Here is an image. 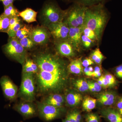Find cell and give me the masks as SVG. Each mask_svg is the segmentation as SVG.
Here are the masks:
<instances>
[{
	"instance_id": "cell-29",
	"label": "cell",
	"mask_w": 122,
	"mask_h": 122,
	"mask_svg": "<svg viewBox=\"0 0 122 122\" xmlns=\"http://www.w3.org/2000/svg\"><path fill=\"white\" fill-rule=\"evenodd\" d=\"M19 41L22 47L26 50L32 49L35 45L33 42L29 37L25 38Z\"/></svg>"
},
{
	"instance_id": "cell-6",
	"label": "cell",
	"mask_w": 122,
	"mask_h": 122,
	"mask_svg": "<svg viewBox=\"0 0 122 122\" xmlns=\"http://www.w3.org/2000/svg\"><path fill=\"white\" fill-rule=\"evenodd\" d=\"M37 109L40 117L46 122H50L60 117L65 112L62 107H57L43 102L38 104Z\"/></svg>"
},
{
	"instance_id": "cell-36",
	"label": "cell",
	"mask_w": 122,
	"mask_h": 122,
	"mask_svg": "<svg viewBox=\"0 0 122 122\" xmlns=\"http://www.w3.org/2000/svg\"><path fill=\"white\" fill-rule=\"evenodd\" d=\"M82 66L84 67H89L94 64V61L91 58H86L82 62Z\"/></svg>"
},
{
	"instance_id": "cell-37",
	"label": "cell",
	"mask_w": 122,
	"mask_h": 122,
	"mask_svg": "<svg viewBox=\"0 0 122 122\" xmlns=\"http://www.w3.org/2000/svg\"><path fill=\"white\" fill-rule=\"evenodd\" d=\"M115 73L118 77L122 79V64L116 68Z\"/></svg>"
},
{
	"instance_id": "cell-7",
	"label": "cell",
	"mask_w": 122,
	"mask_h": 122,
	"mask_svg": "<svg viewBox=\"0 0 122 122\" xmlns=\"http://www.w3.org/2000/svg\"><path fill=\"white\" fill-rule=\"evenodd\" d=\"M0 85L5 97L11 102L13 101L17 95V86L7 76H3L1 78Z\"/></svg>"
},
{
	"instance_id": "cell-43",
	"label": "cell",
	"mask_w": 122,
	"mask_h": 122,
	"mask_svg": "<svg viewBox=\"0 0 122 122\" xmlns=\"http://www.w3.org/2000/svg\"><path fill=\"white\" fill-rule=\"evenodd\" d=\"M66 118L69 120L71 122H77L76 121V119L74 116L73 115L72 113H70L66 116Z\"/></svg>"
},
{
	"instance_id": "cell-38",
	"label": "cell",
	"mask_w": 122,
	"mask_h": 122,
	"mask_svg": "<svg viewBox=\"0 0 122 122\" xmlns=\"http://www.w3.org/2000/svg\"><path fill=\"white\" fill-rule=\"evenodd\" d=\"M90 83L92 85L96 92H99L102 90V86L97 82L90 81Z\"/></svg>"
},
{
	"instance_id": "cell-50",
	"label": "cell",
	"mask_w": 122,
	"mask_h": 122,
	"mask_svg": "<svg viewBox=\"0 0 122 122\" xmlns=\"http://www.w3.org/2000/svg\"><path fill=\"white\" fill-rule=\"evenodd\" d=\"M119 114H120V115L122 116V109H120V110H118Z\"/></svg>"
},
{
	"instance_id": "cell-41",
	"label": "cell",
	"mask_w": 122,
	"mask_h": 122,
	"mask_svg": "<svg viewBox=\"0 0 122 122\" xmlns=\"http://www.w3.org/2000/svg\"><path fill=\"white\" fill-rule=\"evenodd\" d=\"M116 107L117 110L122 109V96L119 97L117 100Z\"/></svg>"
},
{
	"instance_id": "cell-3",
	"label": "cell",
	"mask_w": 122,
	"mask_h": 122,
	"mask_svg": "<svg viewBox=\"0 0 122 122\" xmlns=\"http://www.w3.org/2000/svg\"><path fill=\"white\" fill-rule=\"evenodd\" d=\"M68 13V10H62L56 2L49 0L43 5L40 16L42 24L47 27L51 23L61 22Z\"/></svg>"
},
{
	"instance_id": "cell-16",
	"label": "cell",
	"mask_w": 122,
	"mask_h": 122,
	"mask_svg": "<svg viewBox=\"0 0 122 122\" xmlns=\"http://www.w3.org/2000/svg\"><path fill=\"white\" fill-rule=\"evenodd\" d=\"M77 4L75 3L73 7L68 10V17L67 24L70 27L79 26L77 20Z\"/></svg>"
},
{
	"instance_id": "cell-23",
	"label": "cell",
	"mask_w": 122,
	"mask_h": 122,
	"mask_svg": "<svg viewBox=\"0 0 122 122\" xmlns=\"http://www.w3.org/2000/svg\"><path fill=\"white\" fill-rule=\"evenodd\" d=\"M77 5V20L79 26H82L84 23L86 7L79 4Z\"/></svg>"
},
{
	"instance_id": "cell-40",
	"label": "cell",
	"mask_w": 122,
	"mask_h": 122,
	"mask_svg": "<svg viewBox=\"0 0 122 122\" xmlns=\"http://www.w3.org/2000/svg\"><path fill=\"white\" fill-rule=\"evenodd\" d=\"M16 0H0V2H2L4 7H5L13 4V2Z\"/></svg>"
},
{
	"instance_id": "cell-32",
	"label": "cell",
	"mask_w": 122,
	"mask_h": 122,
	"mask_svg": "<svg viewBox=\"0 0 122 122\" xmlns=\"http://www.w3.org/2000/svg\"><path fill=\"white\" fill-rule=\"evenodd\" d=\"M108 82L109 87H113L115 86L117 83V81L115 77L111 74L107 73L104 75Z\"/></svg>"
},
{
	"instance_id": "cell-9",
	"label": "cell",
	"mask_w": 122,
	"mask_h": 122,
	"mask_svg": "<svg viewBox=\"0 0 122 122\" xmlns=\"http://www.w3.org/2000/svg\"><path fill=\"white\" fill-rule=\"evenodd\" d=\"M50 33L45 27L38 26L30 30L29 37L36 45H43L47 43Z\"/></svg>"
},
{
	"instance_id": "cell-48",
	"label": "cell",
	"mask_w": 122,
	"mask_h": 122,
	"mask_svg": "<svg viewBox=\"0 0 122 122\" xmlns=\"http://www.w3.org/2000/svg\"><path fill=\"white\" fill-rule=\"evenodd\" d=\"M89 69L90 71L91 72H92V73H93V72L94 69L92 66H89Z\"/></svg>"
},
{
	"instance_id": "cell-35",
	"label": "cell",
	"mask_w": 122,
	"mask_h": 122,
	"mask_svg": "<svg viewBox=\"0 0 122 122\" xmlns=\"http://www.w3.org/2000/svg\"><path fill=\"white\" fill-rule=\"evenodd\" d=\"M20 21H21V20L18 16L10 18L9 28L8 32L12 30L16 25Z\"/></svg>"
},
{
	"instance_id": "cell-12",
	"label": "cell",
	"mask_w": 122,
	"mask_h": 122,
	"mask_svg": "<svg viewBox=\"0 0 122 122\" xmlns=\"http://www.w3.org/2000/svg\"><path fill=\"white\" fill-rule=\"evenodd\" d=\"M82 33V26L77 27L69 26L68 38L70 42L74 47L78 48L81 44V38Z\"/></svg>"
},
{
	"instance_id": "cell-18",
	"label": "cell",
	"mask_w": 122,
	"mask_h": 122,
	"mask_svg": "<svg viewBox=\"0 0 122 122\" xmlns=\"http://www.w3.org/2000/svg\"><path fill=\"white\" fill-rule=\"evenodd\" d=\"M82 99V96L81 94L74 92H70L66 95V102L70 107L76 106Z\"/></svg>"
},
{
	"instance_id": "cell-20",
	"label": "cell",
	"mask_w": 122,
	"mask_h": 122,
	"mask_svg": "<svg viewBox=\"0 0 122 122\" xmlns=\"http://www.w3.org/2000/svg\"><path fill=\"white\" fill-rule=\"evenodd\" d=\"M38 71V67L34 61L30 58H27L23 65L22 73H32L36 74Z\"/></svg>"
},
{
	"instance_id": "cell-39",
	"label": "cell",
	"mask_w": 122,
	"mask_h": 122,
	"mask_svg": "<svg viewBox=\"0 0 122 122\" xmlns=\"http://www.w3.org/2000/svg\"><path fill=\"white\" fill-rule=\"evenodd\" d=\"M74 116L76 121L77 122H81L82 120V116L79 112L74 111L72 112Z\"/></svg>"
},
{
	"instance_id": "cell-51",
	"label": "cell",
	"mask_w": 122,
	"mask_h": 122,
	"mask_svg": "<svg viewBox=\"0 0 122 122\" xmlns=\"http://www.w3.org/2000/svg\"></svg>"
},
{
	"instance_id": "cell-49",
	"label": "cell",
	"mask_w": 122,
	"mask_h": 122,
	"mask_svg": "<svg viewBox=\"0 0 122 122\" xmlns=\"http://www.w3.org/2000/svg\"><path fill=\"white\" fill-rule=\"evenodd\" d=\"M63 122H71L69 120H68L67 118H66L65 119L63 120Z\"/></svg>"
},
{
	"instance_id": "cell-30",
	"label": "cell",
	"mask_w": 122,
	"mask_h": 122,
	"mask_svg": "<svg viewBox=\"0 0 122 122\" xmlns=\"http://www.w3.org/2000/svg\"><path fill=\"white\" fill-rule=\"evenodd\" d=\"M82 33L83 35L91 39L92 41L97 39L98 38L95 33L93 30L82 25Z\"/></svg>"
},
{
	"instance_id": "cell-46",
	"label": "cell",
	"mask_w": 122,
	"mask_h": 122,
	"mask_svg": "<svg viewBox=\"0 0 122 122\" xmlns=\"http://www.w3.org/2000/svg\"><path fill=\"white\" fill-rule=\"evenodd\" d=\"M87 82H88V84H89V90H90L92 92H95V90L92 85L90 83L89 81Z\"/></svg>"
},
{
	"instance_id": "cell-33",
	"label": "cell",
	"mask_w": 122,
	"mask_h": 122,
	"mask_svg": "<svg viewBox=\"0 0 122 122\" xmlns=\"http://www.w3.org/2000/svg\"><path fill=\"white\" fill-rule=\"evenodd\" d=\"M24 25L21 21H20L17 23L12 30L9 31L7 33L9 38H15L16 33L17 32L18 30L20 29Z\"/></svg>"
},
{
	"instance_id": "cell-24",
	"label": "cell",
	"mask_w": 122,
	"mask_h": 122,
	"mask_svg": "<svg viewBox=\"0 0 122 122\" xmlns=\"http://www.w3.org/2000/svg\"><path fill=\"white\" fill-rule=\"evenodd\" d=\"M10 18L2 14L0 15V32L8 33Z\"/></svg>"
},
{
	"instance_id": "cell-21",
	"label": "cell",
	"mask_w": 122,
	"mask_h": 122,
	"mask_svg": "<svg viewBox=\"0 0 122 122\" xmlns=\"http://www.w3.org/2000/svg\"><path fill=\"white\" fill-rule=\"evenodd\" d=\"M96 101L95 99L89 96L86 97L82 102L83 110L88 112H90L96 107Z\"/></svg>"
},
{
	"instance_id": "cell-22",
	"label": "cell",
	"mask_w": 122,
	"mask_h": 122,
	"mask_svg": "<svg viewBox=\"0 0 122 122\" xmlns=\"http://www.w3.org/2000/svg\"><path fill=\"white\" fill-rule=\"evenodd\" d=\"M107 0H67V1L73 2L85 7H89L98 4H103V3Z\"/></svg>"
},
{
	"instance_id": "cell-15",
	"label": "cell",
	"mask_w": 122,
	"mask_h": 122,
	"mask_svg": "<svg viewBox=\"0 0 122 122\" xmlns=\"http://www.w3.org/2000/svg\"><path fill=\"white\" fill-rule=\"evenodd\" d=\"M65 99L62 95L58 94H53L47 97L43 102L57 107H62Z\"/></svg>"
},
{
	"instance_id": "cell-45",
	"label": "cell",
	"mask_w": 122,
	"mask_h": 122,
	"mask_svg": "<svg viewBox=\"0 0 122 122\" xmlns=\"http://www.w3.org/2000/svg\"><path fill=\"white\" fill-rule=\"evenodd\" d=\"M83 71H84L85 74L86 76H91L92 75L93 73L92 72H91L90 71L89 69V67H85L83 69Z\"/></svg>"
},
{
	"instance_id": "cell-28",
	"label": "cell",
	"mask_w": 122,
	"mask_h": 122,
	"mask_svg": "<svg viewBox=\"0 0 122 122\" xmlns=\"http://www.w3.org/2000/svg\"><path fill=\"white\" fill-rule=\"evenodd\" d=\"M91 59L97 64H100L103 59V56L102 53L98 48H97L91 54Z\"/></svg>"
},
{
	"instance_id": "cell-1",
	"label": "cell",
	"mask_w": 122,
	"mask_h": 122,
	"mask_svg": "<svg viewBox=\"0 0 122 122\" xmlns=\"http://www.w3.org/2000/svg\"><path fill=\"white\" fill-rule=\"evenodd\" d=\"M33 61L38 67L36 74V83L41 93L56 92L65 87L68 74L63 61L47 53H41L35 55Z\"/></svg>"
},
{
	"instance_id": "cell-42",
	"label": "cell",
	"mask_w": 122,
	"mask_h": 122,
	"mask_svg": "<svg viewBox=\"0 0 122 122\" xmlns=\"http://www.w3.org/2000/svg\"><path fill=\"white\" fill-rule=\"evenodd\" d=\"M100 78L102 79V81L103 85V87L105 88H107L109 87L108 82H107V81L106 79L105 78L104 75V76H100Z\"/></svg>"
},
{
	"instance_id": "cell-13",
	"label": "cell",
	"mask_w": 122,
	"mask_h": 122,
	"mask_svg": "<svg viewBox=\"0 0 122 122\" xmlns=\"http://www.w3.org/2000/svg\"><path fill=\"white\" fill-rule=\"evenodd\" d=\"M72 46L70 41H61L56 44V48L58 52L61 56L71 57L74 55Z\"/></svg>"
},
{
	"instance_id": "cell-17",
	"label": "cell",
	"mask_w": 122,
	"mask_h": 122,
	"mask_svg": "<svg viewBox=\"0 0 122 122\" xmlns=\"http://www.w3.org/2000/svg\"><path fill=\"white\" fill-rule=\"evenodd\" d=\"M37 12L30 8H27L19 13V16L28 23L36 21Z\"/></svg>"
},
{
	"instance_id": "cell-26",
	"label": "cell",
	"mask_w": 122,
	"mask_h": 122,
	"mask_svg": "<svg viewBox=\"0 0 122 122\" xmlns=\"http://www.w3.org/2000/svg\"><path fill=\"white\" fill-rule=\"evenodd\" d=\"M31 29L28 26L24 25L16 33L15 38L18 41L25 38L28 37L29 35Z\"/></svg>"
},
{
	"instance_id": "cell-34",
	"label": "cell",
	"mask_w": 122,
	"mask_h": 122,
	"mask_svg": "<svg viewBox=\"0 0 122 122\" xmlns=\"http://www.w3.org/2000/svg\"><path fill=\"white\" fill-rule=\"evenodd\" d=\"M81 41L83 46L86 48H89L92 44L93 41L84 35H82Z\"/></svg>"
},
{
	"instance_id": "cell-44",
	"label": "cell",
	"mask_w": 122,
	"mask_h": 122,
	"mask_svg": "<svg viewBox=\"0 0 122 122\" xmlns=\"http://www.w3.org/2000/svg\"><path fill=\"white\" fill-rule=\"evenodd\" d=\"M100 72H101V68L99 66H96L94 69L92 75L91 76L94 77L95 75Z\"/></svg>"
},
{
	"instance_id": "cell-47",
	"label": "cell",
	"mask_w": 122,
	"mask_h": 122,
	"mask_svg": "<svg viewBox=\"0 0 122 122\" xmlns=\"http://www.w3.org/2000/svg\"><path fill=\"white\" fill-rule=\"evenodd\" d=\"M97 82L98 83V84H99L100 86H102V87H103V85L102 81L101 78H100V77H99V78L97 80Z\"/></svg>"
},
{
	"instance_id": "cell-10",
	"label": "cell",
	"mask_w": 122,
	"mask_h": 122,
	"mask_svg": "<svg viewBox=\"0 0 122 122\" xmlns=\"http://www.w3.org/2000/svg\"><path fill=\"white\" fill-rule=\"evenodd\" d=\"M13 108L25 119L35 117L38 114L37 108L30 102H25L17 104Z\"/></svg>"
},
{
	"instance_id": "cell-2",
	"label": "cell",
	"mask_w": 122,
	"mask_h": 122,
	"mask_svg": "<svg viewBox=\"0 0 122 122\" xmlns=\"http://www.w3.org/2000/svg\"><path fill=\"white\" fill-rule=\"evenodd\" d=\"M107 18V13L103 4H98L86 7L83 25L93 30L99 38L105 26Z\"/></svg>"
},
{
	"instance_id": "cell-31",
	"label": "cell",
	"mask_w": 122,
	"mask_h": 122,
	"mask_svg": "<svg viewBox=\"0 0 122 122\" xmlns=\"http://www.w3.org/2000/svg\"><path fill=\"white\" fill-rule=\"evenodd\" d=\"M86 122H100V118L97 115L94 113H89L85 116Z\"/></svg>"
},
{
	"instance_id": "cell-4",
	"label": "cell",
	"mask_w": 122,
	"mask_h": 122,
	"mask_svg": "<svg viewBox=\"0 0 122 122\" xmlns=\"http://www.w3.org/2000/svg\"><path fill=\"white\" fill-rule=\"evenodd\" d=\"M5 54L11 59L23 65L27 59L26 50L21 46L15 38H9L8 43L3 47Z\"/></svg>"
},
{
	"instance_id": "cell-8",
	"label": "cell",
	"mask_w": 122,
	"mask_h": 122,
	"mask_svg": "<svg viewBox=\"0 0 122 122\" xmlns=\"http://www.w3.org/2000/svg\"><path fill=\"white\" fill-rule=\"evenodd\" d=\"M68 24L59 22L51 23L47 26L51 34L55 38L59 40H65L68 38L69 26Z\"/></svg>"
},
{
	"instance_id": "cell-5",
	"label": "cell",
	"mask_w": 122,
	"mask_h": 122,
	"mask_svg": "<svg viewBox=\"0 0 122 122\" xmlns=\"http://www.w3.org/2000/svg\"><path fill=\"white\" fill-rule=\"evenodd\" d=\"M35 86L34 74L22 73L19 94L25 102H32L35 99Z\"/></svg>"
},
{
	"instance_id": "cell-25",
	"label": "cell",
	"mask_w": 122,
	"mask_h": 122,
	"mask_svg": "<svg viewBox=\"0 0 122 122\" xmlns=\"http://www.w3.org/2000/svg\"><path fill=\"white\" fill-rule=\"evenodd\" d=\"M19 13L20 12L12 4L4 7V11L2 14L10 18L14 17H19Z\"/></svg>"
},
{
	"instance_id": "cell-27",
	"label": "cell",
	"mask_w": 122,
	"mask_h": 122,
	"mask_svg": "<svg viewBox=\"0 0 122 122\" xmlns=\"http://www.w3.org/2000/svg\"><path fill=\"white\" fill-rule=\"evenodd\" d=\"M75 87L78 91L85 92L89 90V84L88 82L84 79H78L74 83Z\"/></svg>"
},
{
	"instance_id": "cell-19",
	"label": "cell",
	"mask_w": 122,
	"mask_h": 122,
	"mask_svg": "<svg viewBox=\"0 0 122 122\" xmlns=\"http://www.w3.org/2000/svg\"><path fill=\"white\" fill-rule=\"evenodd\" d=\"M68 71L71 73L81 74L83 71V66L81 59H76L72 61L68 66Z\"/></svg>"
},
{
	"instance_id": "cell-11",
	"label": "cell",
	"mask_w": 122,
	"mask_h": 122,
	"mask_svg": "<svg viewBox=\"0 0 122 122\" xmlns=\"http://www.w3.org/2000/svg\"><path fill=\"white\" fill-rule=\"evenodd\" d=\"M100 113L109 122H122V116L116 109L111 107L105 108L100 111Z\"/></svg>"
},
{
	"instance_id": "cell-14",
	"label": "cell",
	"mask_w": 122,
	"mask_h": 122,
	"mask_svg": "<svg viewBox=\"0 0 122 122\" xmlns=\"http://www.w3.org/2000/svg\"><path fill=\"white\" fill-rule=\"evenodd\" d=\"M117 98V95L115 92L113 91L107 92L100 95L98 101L103 106H111L116 102Z\"/></svg>"
}]
</instances>
